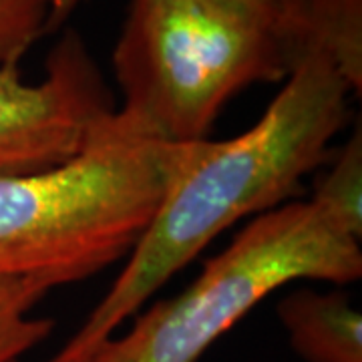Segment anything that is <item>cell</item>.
Instances as JSON below:
<instances>
[{
  "label": "cell",
  "mask_w": 362,
  "mask_h": 362,
  "mask_svg": "<svg viewBox=\"0 0 362 362\" xmlns=\"http://www.w3.org/2000/svg\"><path fill=\"white\" fill-rule=\"evenodd\" d=\"M350 95L328 59L308 57L256 125L228 141L195 143L125 268L51 362L85 361L223 230L296 194L344 127Z\"/></svg>",
  "instance_id": "obj_1"
},
{
  "label": "cell",
  "mask_w": 362,
  "mask_h": 362,
  "mask_svg": "<svg viewBox=\"0 0 362 362\" xmlns=\"http://www.w3.org/2000/svg\"><path fill=\"white\" fill-rule=\"evenodd\" d=\"M194 145L153 139L115 111L65 163L0 177V278L54 290L129 258Z\"/></svg>",
  "instance_id": "obj_2"
},
{
  "label": "cell",
  "mask_w": 362,
  "mask_h": 362,
  "mask_svg": "<svg viewBox=\"0 0 362 362\" xmlns=\"http://www.w3.org/2000/svg\"><path fill=\"white\" fill-rule=\"evenodd\" d=\"M117 113L175 145L206 141L221 107L252 83L288 78L274 14L232 0H131L113 51Z\"/></svg>",
  "instance_id": "obj_3"
},
{
  "label": "cell",
  "mask_w": 362,
  "mask_h": 362,
  "mask_svg": "<svg viewBox=\"0 0 362 362\" xmlns=\"http://www.w3.org/2000/svg\"><path fill=\"white\" fill-rule=\"evenodd\" d=\"M361 276V240L310 199L288 202L256 216L181 294L143 312L127 334L107 338L83 362H197L278 288Z\"/></svg>",
  "instance_id": "obj_4"
},
{
  "label": "cell",
  "mask_w": 362,
  "mask_h": 362,
  "mask_svg": "<svg viewBox=\"0 0 362 362\" xmlns=\"http://www.w3.org/2000/svg\"><path fill=\"white\" fill-rule=\"evenodd\" d=\"M111 90L83 37L66 30L39 83L21 61L0 65V177L65 163L97 139L115 115Z\"/></svg>",
  "instance_id": "obj_5"
},
{
  "label": "cell",
  "mask_w": 362,
  "mask_h": 362,
  "mask_svg": "<svg viewBox=\"0 0 362 362\" xmlns=\"http://www.w3.org/2000/svg\"><path fill=\"white\" fill-rule=\"evenodd\" d=\"M274 23L292 71L308 57H324L361 97L362 0H276Z\"/></svg>",
  "instance_id": "obj_6"
},
{
  "label": "cell",
  "mask_w": 362,
  "mask_h": 362,
  "mask_svg": "<svg viewBox=\"0 0 362 362\" xmlns=\"http://www.w3.org/2000/svg\"><path fill=\"white\" fill-rule=\"evenodd\" d=\"M292 349L306 362H362V318L338 290H298L278 304Z\"/></svg>",
  "instance_id": "obj_7"
},
{
  "label": "cell",
  "mask_w": 362,
  "mask_h": 362,
  "mask_svg": "<svg viewBox=\"0 0 362 362\" xmlns=\"http://www.w3.org/2000/svg\"><path fill=\"white\" fill-rule=\"evenodd\" d=\"M310 202L340 230L362 242V129L340 147L332 163L314 183Z\"/></svg>",
  "instance_id": "obj_8"
},
{
  "label": "cell",
  "mask_w": 362,
  "mask_h": 362,
  "mask_svg": "<svg viewBox=\"0 0 362 362\" xmlns=\"http://www.w3.org/2000/svg\"><path fill=\"white\" fill-rule=\"evenodd\" d=\"M51 290L26 278H0V362H21L52 332V320L35 314Z\"/></svg>",
  "instance_id": "obj_9"
},
{
  "label": "cell",
  "mask_w": 362,
  "mask_h": 362,
  "mask_svg": "<svg viewBox=\"0 0 362 362\" xmlns=\"http://www.w3.org/2000/svg\"><path fill=\"white\" fill-rule=\"evenodd\" d=\"M77 0H0V65L23 61L26 51L54 30Z\"/></svg>",
  "instance_id": "obj_10"
},
{
  "label": "cell",
  "mask_w": 362,
  "mask_h": 362,
  "mask_svg": "<svg viewBox=\"0 0 362 362\" xmlns=\"http://www.w3.org/2000/svg\"><path fill=\"white\" fill-rule=\"evenodd\" d=\"M232 2L244 4V6H250V8H256V11H262V13H276V0H232Z\"/></svg>",
  "instance_id": "obj_11"
}]
</instances>
